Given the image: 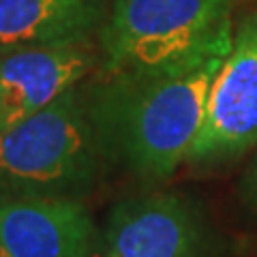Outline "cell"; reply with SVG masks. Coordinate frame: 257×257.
<instances>
[{
	"mask_svg": "<svg viewBox=\"0 0 257 257\" xmlns=\"http://www.w3.org/2000/svg\"><path fill=\"white\" fill-rule=\"evenodd\" d=\"M248 193H251V199L257 206V163L251 170V176H248Z\"/></svg>",
	"mask_w": 257,
	"mask_h": 257,
	"instance_id": "cell-9",
	"label": "cell"
},
{
	"mask_svg": "<svg viewBox=\"0 0 257 257\" xmlns=\"http://www.w3.org/2000/svg\"><path fill=\"white\" fill-rule=\"evenodd\" d=\"M234 0H114L101 30L103 71L157 67L234 35Z\"/></svg>",
	"mask_w": 257,
	"mask_h": 257,
	"instance_id": "cell-3",
	"label": "cell"
},
{
	"mask_svg": "<svg viewBox=\"0 0 257 257\" xmlns=\"http://www.w3.org/2000/svg\"><path fill=\"white\" fill-rule=\"evenodd\" d=\"M96 236L82 199L0 197V257H92Z\"/></svg>",
	"mask_w": 257,
	"mask_h": 257,
	"instance_id": "cell-6",
	"label": "cell"
},
{
	"mask_svg": "<svg viewBox=\"0 0 257 257\" xmlns=\"http://www.w3.org/2000/svg\"><path fill=\"white\" fill-rule=\"evenodd\" d=\"M199 210L176 193H148L118 202L96 236L92 257H208Z\"/></svg>",
	"mask_w": 257,
	"mask_h": 257,
	"instance_id": "cell-5",
	"label": "cell"
},
{
	"mask_svg": "<svg viewBox=\"0 0 257 257\" xmlns=\"http://www.w3.org/2000/svg\"><path fill=\"white\" fill-rule=\"evenodd\" d=\"M253 146H257V11L244 15L234 28L187 163L219 165Z\"/></svg>",
	"mask_w": 257,
	"mask_h": 257,
	"instance_id": "cell-4",
	"label": "cell"
},
{
	"mask_svg": "<svg viewBox=\"0 0 257 257\" xmlns=\"http://www.w3.org/2000/svg\"><path fill=\"white\" fill-rule=\"evenodd\" d=\"M90 71L86 43L0 54V133L39 114Z\"/></svg>",
	"mask_w": 257,
	"mask_h": 257,
	"instance_id": "cell-7",
	"label": "cell"
},
{
	"mask_svg": "<svg viewBox=\"0 0 257 257\" xmlns=\"http://www.w3.org/2000/svg\"><path fill=\"white\" fill-rule=\"evenodd\" d=\"M231 37L167 64L105 73L86 105L107 163L144 180H165L178 170L202 128Z\"/></svg>",
	"mask_w": 257,
	"mask_h": 257,
	"instance_id": "cell-1",
	"label": "cell"
},
{
	"mask_svg": "<svg viewBox=\"0 0 257 257\" xmlns=\"http://www.w3.org/2000/svg\"><path fill=\"white\" fill-rule=\"evenodd\" d=\"M105 0H0V54L88 43L107 20Z\"/></svg>",
	"mask_w": 257,
	"mask_h": 257,
	"instance_id": "cell-8",
	"label": "cell"
},
{
	"mask_svg": "<svg viewBox=\"0 0 257 257\" xmlns=\"http://www.w3.org/2000/svg\"><path fill=\"white\" fill-rule=\"evenodd\" d=\"M103 150L75 88L0 133V197L82 199L101 176Z\"/></svg>",
	"mask_w": 257,
	"mask_h": 257,
	"instance_id": "cell-2",
	"label": "cell"
}]
</instances>
